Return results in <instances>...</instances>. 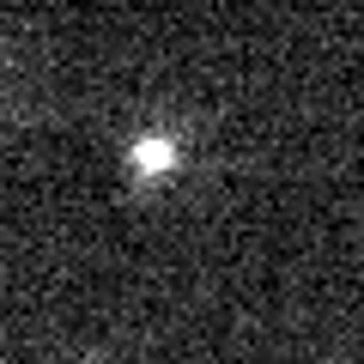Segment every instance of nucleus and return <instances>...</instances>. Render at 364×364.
<instances>
[{
    "mask_svg": "<svg viewBox=\"0 0 364 364\" xmlns=\"http://www.w3.org/2000/svg\"><path fill=\"white\" fill-rule=\"evenodd\" d=\"M128 164H134V176H164V170H176V140L170 134H140Z\"/></svg>",
    "mask_w": 364,
    "mask_h": 364,
    "instance_id": "1",
    "label": "nucleus"
}]
</instances>
